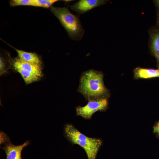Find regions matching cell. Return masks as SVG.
Masks as SVG:
<instances>
[{"instance_id": "1", "label": "cell", "mask_w": 159, "mask_h": 159, "mask_svg": "<svg viewBox=\"0 0 159 159\" xmlns=\"http://www.w3.org/2000/svg\"><path fill=\"white\" fill-rule=\"evenodd\" d=\"M104 74L100 71L90 69L82 73L77 90L88 101L100 98L107 99L109 90L103 81Z\"/></svg>"}, {"instance_id": "2", "label": "cell", "mask_w": 159, "mask_h": 159, "mask_svg": "<svg viewBox=\"0 0 159 159\" xmlns=\"http://www.w3.org/2000/svg\"><path fill=\"white\" fill-rule=\"evenodd\" d=\"M64 132L70 142L79 145L84 150L88 159H96L102 143L100 139L86 136L71 124L66 125Z\"/></svg>"}, {"instance_id": "3", "label": "cell", "mask_w": 159, "mask_h": 159, "mask_svg": "<svg viewBox=\"0 0 159 159\" xmlns=\"http://www.w3.org/2000/svg\"><path fill=\"white\" fill-rule=\"evenodd\" d=\"M51 11L59 19L72 39H81L84 33L79 16L72 14L66 8L50 7Z\"/></svg>"}, {"instance_id": "4", "label": "cell", "mask_w": 159, "mask_h": 159, "mask_svg": "<svg viewBox=\"0 0 159 159\" xmlns=\"http://www.w3.org/2000/svg\"><path fill=\"white\" fill-rule=\"evenodd\" d=\"M87 104L84 106L77 107V115L86 119H90L93 115L98 111L105 110L108 106L107 99L100 98L89 100Z\"/></svg>"}, {"instance_id": "5", "label": "cell", "mask_w": 159, "mask_h": 159, "mask_svg": "<svg viewBox=\"0 0 159 159\" xmlns=\"http://www.w3.org/2000/svg\"><path fill=\"white\" fill-rule=\"evenodd\" d=\"M107 1L103 0H81L70 6L72 10L77 13H85L92 9L105 4Z\"/></svg>"}, {"instance_id": "6", "label": "cell", "mask_w": 159, "mask_h": 159, "mask_svg": "<svg viewBox=\"0 0 159 159\" xmlns=\"http://www.w3.org/2000/svg\"><path fill=\"white\" fill-rule=\"evenodd\" d=\"M13 65L14 69H22L34 73L41 77H42L41 65L27 62L18 58L14 60Z\"/></svg>"}, {"instance_id": "7", "label": "cell", "mask_w": 159, "mask_h": 159, "mask_svg": "<svg viewBox=\"0 0 159 159\" xmlns=\"http://www.w3.org/2000/svg\"><path fill=\"white\" fill-rule=\"evenodd\" d=\"M29 143V141H28L19 145H14L10 142L6 143L2 148L6 154V159H22L21 151Z\"/></svg>"}, {"instance_id": "8", "label": "cell", "mask_w": 159, "mask_h": 159, "mask_svg": "<svg viewBox=\"0 0 159 159\" xmlns=\"http://www.w3.org/2000/svg\"><path fill=\"white\" fill-rule=\"evenodd\" d=\"M149 34L150 51L156 59L158 69H159V27L152 29Z\"/></svg>"}, {"instance_id": "9", "label": "cell", "mask_w": 159, "mask_h": 159, "mask_svg": "<svg viewBox=\"0 0 159 159\" xmlns=\"http://www.w3.org/2000/svg\"><path fill=\"white\" fill-rule=\"evenodd\" d=\"M134 73L136 79L159 78V69H145L138 67L134 69Z\"/></svg>"}, {"instance_id": "10", "label": "cell", "mask_w": 159, "mask_h": 159, "mask_svg": "<svg viewBox=\"0 0 159 159\" xmlns=\"http://www.w3.org/2000/svg\"><path fill=\"white\" fill-rule=\"evenodd\" d=\"M18 54L19 58L27 62L41 65V60L39 57L35 53L26 52L16 49L13 47Z\"/></svg>"}, {"instance_id": "11", "label": "cell", "mask_w": 159, "mask_h": 159, "mask_svg": "<svg viewBox=\"0 0 159 159\" xmlns=\"http://www.w3.org/2000/svg\"><path fill=\"white\" fill-rule=\"evenodd\" d=\"M15 69L21 75L26 84L38 81L41 78L37 75L28 71L19 68Z\"/></svg>"}, {"instance_id": "12", "label": "cell", "mask_w": 159, "mask_h": 159, "mask_svg": "<svg viewBox=\"0 0 159 159\" xmlns=\"http://www.w3.org/2000/svg\"><path fill=\"white\" fill-rule=\"evenodd\" d=\"M57 0H33L32 6L41 7L46 8L51 7Z\"/></svg>"}, {"instance_id": "13", "label": "cell", "mask_w": 159, "mask_h": 159, "mask_svg": "<svg viewBox=\"0 0 159 159\" xmlns=\"http://www.w3.org/2000/svg\"><path fill=\"white\" fill-rule=\"evenodd\" d=\"M33 0H12L10 1L11 6H32Z\"/></svg>"}, {"instance_id": "14", "label": "cell", "mask_w": 159, "mask_h": 159, "mask_svg": "<svg viewBox=\"0 0 159 159\" xmlns=\"http://www.w3.org/2000/svg\"><path fill=\"white\" fill-rule=\"evenodd\" d=\"M6 142L10 143L9 137L6 135L2 132H0V144H4Z\"/></svg>"}, {"instance_id": "15", "label": "cell", "mask_w": 159, "mask_h": 159, "mask_svg": "<svg viewBox=\"0 0 159 159\" xmlns=\"http://www.w3.org/2000/svg\"><path fill=\"white\" fill-rule=\"evenodd\" d=\"M6 72L4 62L3 59L1 57L0 58V75H2Z\"/></svg>"}, {"instance_id": "16", "label": "cell", "mask_w": 159, "mask_h": 159, "mask_svg": "<svg viewBox=\"0 0 159 159\" xmlns=\"http://www.w3.org/2000/svg\"><path fill=\"white\" fill-rule=\"evenodd\" d=\"M154 132L157 133L159 135V122L154 127Z\"/></svg>"}, {"instance_id": "17", "label": "cell", "mask_w": 159, "mask_h": 159, "mask_svg": "<svg viewBox=\"0 0 159 159\" xmlns=\"http://www.w3.org/2000/svg\"><path fill=\"white\" fill-rule=\"evenodd\" d=\"M158 23L159 24V8H158L157 13Z\"/></svg>"}]
</instances>
